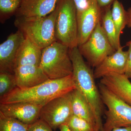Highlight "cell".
I'll return each mask as SVG.
<instances>
[{
  "label": "cell",
  "instance_id": "52a82bcc",
  "mask_svg": "<svg viewBox=\"0 0 131 131\" xmlns=\"http://www.w3.org/2000/svg\"><path fill=\"white\" fill-rule=\"evenodd\" d=\"M80 53L89 64L95 68L106 57L116 51L110 43L99 22L88 39L78 47Z\"/></svg>",
  "mask_w": 131,
  "mask_h": 131
},
{
  "label": "cell",
  "instance_id": "f1b7e54d",
  "mask_svg": "<svg viewBox=\"0 0 131 131\" xmlns=\"http://www.w3.org/2000/svg\"><path fill=\"white\" fill-rule=\"evenodd\" d=\"M112 131H131V126L126 127L115 128Z\"/></svg>",
  "mask_w": 131,
  "mask_h": 131
},
{
  "label": "cell",
  "instance_id": "7a4b0ae2",
  "mask_svg": "<svg viewBox=\"0 0 131 131\" xmlns=\"http://www.w3.org/2000/svg\"><path fill=\"white\" fill-rule=\"evenodd\" d=\"M73 66V75L76 88L86 99L96 118L100 131H103L102 115L104 104L95 83L94 72L84 61L78 47L70 49Z\"/></svg>",
  "mask_w": 131,
  "mask_h": 131
},
{
  "label": "cell",
  "instance_id": "277c9868",
  "mask_svg": "<svg viewBox=\"0 0 131 131\" xmlns=\"http://www.w3.org/2000/svg\"><path fill=\"white\" fill-rule=\"evenodd\" d=\"M39 66L50 79H58L73 74L70 48L56 41L42 50Z\"/></svg>",
  "mask_w": 131,
  "mask_h": 131
},
{
  "label": "cell",
  "instance_id": "5bb4252c",
  "mask_svg": "<svg viewBox=\"0 0 131 131\" xmlns=\"http://www.w3.org/2000/svg\"><path fill=\"white\" fill-rule=\"evenodd\" d=\"M59 0H22L17 18L44 17L55 9Z\"/></svg>",
  "mask_w": 131,
  "mask_h": 131
},
{
  "label": "cell",
  "instance_id": "4fadbf2b",
  "mask_svg": "<svg viewBox=\"0 0 131 131\" xmlns=\"http://www.w3.org/2000/svg\"><path fill=\"white\" fill-rule=\"evenodd\" d=\"M14 74L17 87L22 89L35 86L50 79L39 66H18L15 69Z\"/></svg>",
  "mask_w": 131,
  "mask_h": 131
},
{
  "label": "cell",
  "instance_id": "5b68a950",
  "mask_svg": "<svg viewBox=\"0 0 131 131\" xmlns=\"http://www.w3.org/2000/svg\"><path fill=\"white\" fill-rule=\"evenodd\" d=\"M56 20V40L70 49L78 47L77 9L73 0H59Z\"/></svg>",
  "mask_w": 131,
  "mask_h": 131
},
{
  "label": "cell",
  "instance_id": "484cf974",
  "mask_svg": "<svg viewBox=\"0 0 131 131\" xmlns=\"http://www.w3.org/2000/svg\"><path fill=\"white\" fill-rule=\"evenodd\" d=\"M77 9V13L84 10L87 7L89 0H73Z\"/></svg>",
  "mask_w": 131,
  "mask_h": 131
},
{
  "label": "cell",
  "instance_id": "d4e9b609",
  "mask_svg": "<svg viewBox=\"0 0 131 131\" xmlns=\"http://www.w3.org/2000/svg\"><path fill=\"white\" fill-rule=\"evenodd\" d=\"M126 46H128L129 49L127 51L128 56L124 74L129 80H131V40L127 42Z\"/></svg>",
  "mask_w": 131,
  "mask_h": 131
},
{
  "label": "cell",
  "instance_id": "f546056e",
  "mask_svg": "<svg viewBox=\"0 0 131 131\" xmlns=\"http://www.w3.org/2000/svg\"><path fill=\"white\" fill-rule=\"evenodd\" d=\"M60 131H71L65 124L61 125L59 127Z\"/></svg>",
  "mask_w": 131,
  "mask_h": 131
},
{
  "label": "cell",
  "instance_id": "ffe728a7",
  "mask_svg": "<svg viewBox=\"0 0 131 131\" xmlns=\"http://www.w3.org/2000/svg\"><path fill=\"white\" fill-rule=\"evenodd\" d=\"M28 125L0 113V131H27Z\"/></svg>",
  "mask_w": 131,
  "mask_h": 131
},
{
  "label": "cell",
  "instance_id": "d6986e66",
  "mask_svg": "<svg viewBox=\"0 0 131 131\" xmlns=\"http://www.w3.org/2000/svg\"><path fill=\"white\" fill-rule=\"evenodd\" d=\"M111 12L113 21L116 28L117 37L120 39L121 34L127 25V11L125 9L121 2L118 0H115L113 3Z\"/></svg>",
  "mask_w": 131,
  "mask_h": 131
},
{
  "label": "cell",
  "instance_id": "ac0fdd59",
  "mask_svg": "<svg viewBox=\"0 0 131 131\" xmlns=\"http://www.w3.org/2000/svg\"><path fill=\"white\" fill-rule=\"evenodd\" d=\"M102 8V26L112 46L117 50L121 45L120 39L117 37L116 28L112 18L111 6Z\"/></svg>",
  "mask_w": 131,
  "mask_h": 131
},
{
  "label": "cell",
  "instance_id": "9a60e30c",
  "mask_svg": "<svg viewBox=\"0 0 131 131\" xmlns=\"http://www.w3.org/2000/svg\"><path fill=\"white\" fill-rule=\"evenodd\" d=\"M100 83L131 106V82L125 75L111 73L101 79Z\"/></svg>",
  "mask_w": 131,
  "mask_h": 131
},
{
  "label": "cell",
  "instance_id": "4316f807",
  "mask_svg": "<svg viewBox=\"0 0 131 131\" xmlns=\"http://www.w3.org/2000/svg\"><path fill=\"white\" fill-rule=\"evenodd\" d=\"M97 3L101 8H104L112 5L115 0H96Z\"/></svg>",
  "mask_w": 131,
  "mask_h": 131
},
{
  "label": "cell",
  "instance_id": "3957f363",
  "mask_svg": "<svg viewBox=\"0 0 131 131\" xmlns=\"http://www.w3.org/2000/svg\"><path fill=\"white\" fill-rule=\"evenodd\" d=\"M58 6L51 13L42 17L17 18L15 26L25 38L40 49H45L57 41L55 33Z\"/></svg>",
  "mask_w": 131,
  "mask_h": 131
},
{
  "label": "cell",
  "instance_id": "6da1fadb",
  "mask_svg": "<svg viewBox=\"0 0 131 131\" xmlns=\"http://www.w3.org/2000/svg\"><path fill=\"white\" fill-rule=\"evenodd\" d=\"M76 89L73 75L58 79H49L30 88L16 87L0 100V103L30 102L44 106L52 99Z\"/></svg>",
  "mask_w": 131,
  "mask_h": 131
},
{
  "label": "cell",
  "instance_id": "603a6c76",
  "mask_svg": "<svg viewBox=\"0 0 131 131\" xmlns=\"http://www.w3.org/2000/svg\"><path fill=\"white\" fill-rule=\"evenodd\" d=\"M22 0H0V11L5 14H9L17 11Z\"/></svg>",
  "mask_w": 131,
  "mask_h": 131
},
{
  "label": "cell",
  "instance_id": "30bf717a",
  "mask_svg": "<svg viewBox=\"0 0 131 131\" xmlns=\"http://www.w3.org/2000/svg\"><path fill=\"white\" fill-rule=\"evenodd\" d=\"M43 105L30 102L0 103V113L30 125L39 119Z\"/></svg>",
  "mask_w": 131,
  "mask_h": 131
},
{
  "label": "cell",
  "instance_id": "9c48e42d",
  "mask_svg": "<svg viewBox=\"0 0 131 131\" xmlns=\"http://www.w3.org/2000/svg\"><path fill=\"white\" fill-rule=\"evenodd\" d=\"M102 15V8L96 0H89L87 7L77 13L78 47L88 39L98 23L101 21Z\"/></svg>",
  "mask_w": 131,
  "mask_h": 131
},
{
  "label": "cell",
  "instance_id": "83f0119b",
  "mask_svg": "<svg viewBox=\"0 0 131 131\" xmlns=\"http://www.w3.org/2000/svg\"><path fill=\"white\" fill-rule=\"evenodd\" d=\"M127 11L128 15V20L127 26L129 28H131V7H129Z\"/></svg>",
  "mask_w": 131,
  "mask_h": 131
},
{
  "label": "cell",
  "instance_id": "8992f818",
  "mask_svg": "<svg viewBox=\"0 0 131 131\" xmlns=\"http://www.w3.org/2000/svg\"><path fill=\"white\" fill-rule=\"evenodd\" d=\"M98 88L103 104L107 108L103 131L131 126V106L103 84L100 83Z\"/></svg>",
  "mask_w": 131,
  "mask_h": 131
},
{
  "label": "cell",
  "instance_id": "8fae6325",
  "mask_svg": "<svg viewBox=\"0 0 131 131\" xmlns=\"http://www.w3.org/2000/svg\"><path fill=\"white\" fill-rule=\"evenodd\" d=\"M25 38L20 31L12 34L0 45V73L14 74L16 56Z\"/></svg>",
  "mask_w": 131,
  "mask_h": 131
},
{
  "label": "cell",
  "instance_id": "7402d4cb",
  "mask_svg": "<svg viewBox=\"0 0 131 131\" xmlns=\"http://www.w3.org/2000/svg\"><path fill=\"white\" fill-rule=\"evenodd\" d=\"M65 124L71 131H96L89 122L74 115L70 117Z\"/></svg>",
  "mask_w": 131,
  "mask_h": 131
},
{
  "label": "cell",
  "instance_id": "7c38bea8",
  "mask_svg": "<svg viewBox=\"0 0 131 131\" xmlns=\"http://www.w3.org/2000/svg\"><path fill=\"white\" fill-rule=\"evenodd\" d=\"M121 46L113 54L106 58L94 71L95 79H101L111 73L124 74L128 52L123 51Z\"/></svg>",
  "mask_w": 131,
  "mask_h": 131
},
{
  "label": "cell",
  "instance_id": "e0dca14e",
  "mask_svg": "<svg viewBox=\"0 0 131 131\" xmlns=\"http://www.w3.org/2000/svg\"><path fill=\"white\" fill-rule=\"evenodd\" d=\"M42 51V49L25 38L17 53L15 69L23 65L39 66Z\"/></svg>",
  "mask_w": 131,
  "mask_h": 131
},
{
  "label": "cell",
  "instance_id": "44dd1931",
  "mask_svg": "<svg viewBox=\"0 0 131 131\" xmlns=\"http://www.w3.org/2000/svg\"><path fill=\"white\" fill-rule=\"evenodd\" d=\"M17 87L14 74L0 73V100L9 94Z\"/></svg>",
  "mask_w": 131,
  "mask_h": 131
},
{
  "label": "cell",
  "instance_id": "2e32d148",
  "mask_svg": "<svg viewBox=\"0 0 131 131\" xmlns=\"http://www.w3.org/2000/svg\"><path fill=\"white\" fill-rule=\"evenodd\" d=\"M71 104L73 115L89 122L96 131L98 129L96 118L86 99L77 89L70 92Z\"/></svg>",
  "mask_w": 131,
  "mask_h": 131
},
{
  "label": "cell",
  "instance_id": "cb8c5ba5",
  "mask_svg": "<svg viewBox=\"0 0 131 131\" xmlns=\"http://www.w3.org/2000/svg\"><path fill=\"white\" fill-rule=\"evenodd\" d=\"M27 131H53V129L46 122L39 119L33 124L28 125Z\"/></svg>",
  "mask_w": 131,
  "mask_h": 131
},
{
  "label": "cell",
  "instance_id": "ba28073f",
  "mask_svg": "<svg viewBox=\"0 0 131 131\" xmlns=\"http://www.w3.org/2000/svg\"><path fill=\"white\" fill-rule=\"evenodd\" d=\"M70 92L52 99L42 107L39 119L46 122L53 130L65 124L73 114Z\"/></svg>",
  "mask_w": 131,
  "mask_h": 131
}]
</instances>
